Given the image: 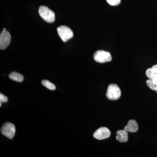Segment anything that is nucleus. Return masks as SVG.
Here are the masks:
<instances>
[{"instance_id": "1", "label": "nucleus", "mask_w": 157, "mask_h": 157, "mask_svg": "<svg viewBox=\"0 0 157 157\" xmlns=\"http://www.w3.org/2000/svg\"><path fill=\"white\" fill-rule=\"evenodd\" d=\"M39 13L40 17L48 23H52L55 20V14L52 10L45 6L39 7Z\"/></svg>"}, {"instance_id": "2", "label": "nucleus", "mask_w": 157, "mask_h": 157, "mask_svg": "<svg viewBox=\"0 0 157 157\" xmlns=\"http://www.w3.org/2000/svg\"><path fill=\"white\" fill-rule=\"evenodd\" d=\"M121 92L118 86L116 84L109 85L107 88L106 97L111 101H116L120 98Z\"/></svg>"}, {"instance_id": "3", "label": "nucleus", "mask_w": 157, "mask_h": 157, "mask_svg": "<svg viewBox=\"0 0 157 157\" xmlns=\"http://www.w3.org/2000/svg\"><path fill=\"white\" fill-rule=\"evenodd\" d=\"M94 58L96 62L101 63H104L112 60V56L110 52L101 50L97 51L95 52Z\"/></svg>"}, {"instance_id": "4", "label": "nucleus", "mask_w": 157, "mask_h": 157, "mask_svg": "<svg viewBox=\"0 0 157 157\" xmlns=\"http://www.w3.org/2000/svg\"><path fill=\"white\" fill-rule=\"evenodd\" d=\"M57 31L59 36L63 42H67L73 36V31L67 26H60L58 28Z\"/></svg>"}, {"instance_id": "5", "label": "nucleus", "mask_w": 157, "mask_h": 157, "mask_svg": "<svg viewBox=\"0 0 157 157\" xmlns=\"http://www.w3.org/2000/svg\"><path fill=\"white\" fill-rule=\"evenodd\" d=\"M3 135L10 139H13L16 132V128L14 124L10 122L4 124L1 129Z\"/></svg>"}, {"instance_id": "6", "label": "nucleus", "mask_w": 157, "mask_h": 157, "mask_svg": "<svg viewBox=\"0 0 157 157\" xmlns=\"http://www.w3.org/2000/svg\"><path fill=\"white\" fill-rule=\"evenodd\" d=\"M111 135V132L106 127H101L94 133V137L99 140H104L109 138Z\"/></svg>"}, {"instance_id": "7", "label": "nucleus", "mask_w": 157, "mask_h": 157, "mask_svg": "<svg viewBox=\"0 0 157 157\" xmlns=\"http://www.w3.org/2000/svg\"><path fill=\"white\" fill-rule=\"evenodd\" d=\"M11 41V34L7 31H2L0 35V49H6Z\"/></svg>"}, {"instance_id": "8", "label": "nucleus", "mask_w": 157, "mask_h": 157, "mask_svg": "<svg viewBox=\"0 0 157 157\" xmlns=\"http://www.w3.org/2000/svg\"><path fill=\"white\" fill-rule=\"evenodd\" d=\"M138 125L137 122L135 120H131L124 128V130L131 133H135L138 130Z\"/></svg>"}, {"instance_id": "9", "label": "nucleus", "mask_w": 157, "mask_h": 157, "mask_svg": "<svg viewBox=\"0 0 157 157\" xmlns=\"http://www.w3.org/2000/svg\"><path fill=\"white\" fill-rule=\"evenodd\" d=\"M117 140L121 143L126 142L128 140V132L125 130H119L117 132Z\"/></svg>"}, {"instance_id": "10", "label": "nucleus", "mask_w": 157, "mask_h": 157, "mask_svg": "<svg viewBox=\"0 0 157 157\" xmlns=\"http://www.w3.org/2000/svg\"><path fill=\"white\" fill-rule=\"evenodd\" d=\"M146 75L150 79L157 78V65H155L151 68L147 69L146 71Z\"/></svg>"}, {"instance_id": "11", "label": "nucleus", "mask_w": 157, "mask_h": 157, "mask_svg": "<svg viewBox=\"0 0 157 157\" xmlns=\"http://www.w3.org/2000/svg\"><path fill=\"white\" fill-rule=\"evenodd\" d=\"M9 78L14 81L21 82L23 81L24 76L20 73L16 72H13L10 73L9 75Z\"/></svg>"}, {"instance_id": "12", "label": "nucleus", "mask_w": 157, "mask_h": 157, "mask_svg": "<svg viewBox=\"0 0 157 157\" xmlns=\"http://www.w3.org/2000/svg\"><path fill=\"white\" fill-rule=\"evenodd\" d=\"M42 84L45 87L47 88L48 89L51 90H55L56 89L55 85L52 83L51 82L48 81V80H42Z\"/></svg>"}, {"instance_id": "13", "label": "nucleus", "mask_w": 157, "mask_h": 157, "mask_svg": "<svg viewBox=\"0 0 157 157\" xmlns=\"http://www.w3.org/2000/svg\"><path fill=\"white\" fill-rule=\"evenodd\" d=\"M146 83L147 84V86H148L151 89L153 90H155L156 86L155 85L152 79L149 78L148 80H147Z\"/></svg>"}, {"instance_id": "14", "label": "nucleus", "mask_w": 157, "mask_h": 157, "mask_svg": "<svg viewBox=\"0 0 157 157\" xmlns=\"http://www.w3.org/2000/svg\"><path fill=\"white\" fill-rule=\"evenodd\" d=\"M107 3L111 6H117L119 5L121 0H106Z\"/></svg>"}, {"instance_id": "15", "label": "nucleus", "mask_w": 157, "mask_h": 157, "mask_svg": "<svg viewBox=\"0 0 157 157\" xmlns=\"http://www.w3.org/2000/svg\"><path fill=\"white\" fill-rule=\"evenodd\" d=\"M8 101V98L1 93L0 94V102L1 103H6Z\"/></svg>"}, {"instance_id": "16", "label": "nucleus", "mask_w": 157, "mask_h": 157, "mask_svg": "<svg viewBox=\"0 0 157 157\" xmlns=\"http://www.w3.org/2000/svg\"><path fill=\"white\" fill-rule=\"evenodd\" d=\"M152 79L153 82L154 83L155 85L156 86V89L155 91L157 93V78H154V79Z\"/></svg>"}, {"instance_id": "17", "label": "nucleus", "mask_w": 157, "mask_h": 157, "mask_svg": "<svg viewBox=\"0 0 157 157\" xmlns=\"http://www.w3.org/2000/svg\"><path fill=\"white\" fill-rule=\"evenodd\" d=\"M3 31H6V28L3 29Z\"/></svg>"}]
</instances>
